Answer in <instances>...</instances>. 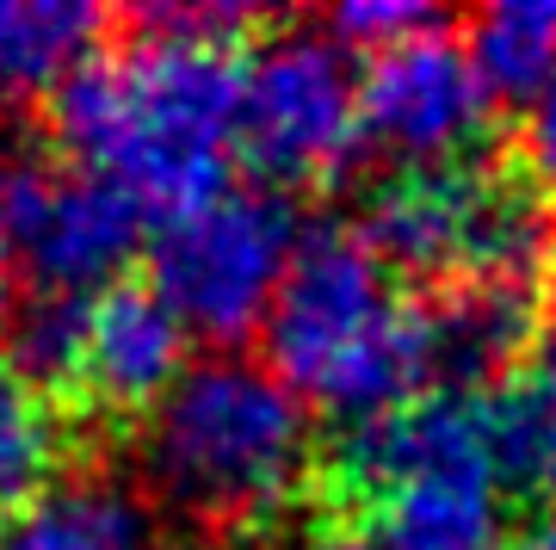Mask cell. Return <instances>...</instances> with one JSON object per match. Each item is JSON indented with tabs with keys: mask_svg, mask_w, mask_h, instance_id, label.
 <instances>
[{
	"mask_svg": "<svg viewBox=\"0 0 556 550\" xmlns=\"http://www.w3.org/2000/svg\"><path fill=\"white\" fill-rule=\"evenodd\" d=\"M43 137L142 211L179 216L223 192L241 155V62L217 43L130 38L50 93Z\"/></svg>",
	"mask_w": 556,
	"mask_h": 550,
	"instance_id": "obj_1",
	"label": "cell"
},
{
	"mask_svg": "<svg viewBox=\"0 0 556 550\" xmlns=\"http://www.w3.org/2000/svg\"><path fill=\"white\" fill-rule=\"evenodd\" d=\"M137 471L161 513L192 532H254L309 476V409L248 353H204L142 414Z\"/></svg>",
	"mask_w": 556,
	"mask_h": 550,
	"instance_id": "obj_2",
	"label": "cell"
},
{
	"mask_svg": "<svg viewBox=\"0 0 556 550\" xmlns=\"http://www.w3.org/2000/svg\"><path fill=\"white\" fill-rule=\"evenodd\" d=\"M260 335L278 384L303 409L340 414L346 427L427 390L420 310L402 303L396 273L346 223L303 229Z\"/></svg>",
	"mask_w": 556,
	"mask_h": 550,
	"instance_id": "obj_3",
	"label": "cell"
},
{
	"mask_svg": "<svg viewBox=\"0 0 556 550\" xmlns=\"http://www.w3.org/2000/svg\"><path fill=\"white\" fill-rule=\"evenodd\" d=\"M340 483L371 513L378 550H501L507 495L489 414L470 396L420 390L340 439Z\"/></svg>",
	"mask_w": 556,
	"mask_h": 550,
	"instance_id": "obj_4",
	"label": "cell"
},
{
	"mask_svg": "<svg viewBox=\"0 0 556 550\" xmlns=\"http://www.w3.org/2000/svg\"><path fill=\"white\" fill-rule=\"evenodd\" d=\"M358 236L390 273L452 285H526L538 291L556 266V211L526 179L452 161L383 179L365 204Z\"/></svg>",
	"mask_w": 556,
	"mask_h": 550,
	"instance_id": "obj_5",
	"label": "cell"
},
{
	"mask_svg": "<svg viewBox=\"0 0 556 550\" xmlns=\"http://www.w3.org/2000/svg\"><path fill=\"white\" fill-rule=\"evenodd\" d=\"M298 241L303 229L278 192L223 186L192 211L161 216L155 241H149V291L167 303V315L186 335L229 353L266 328Z\"/></svg>",
	"mask_w": 556,
	"mask_h": 550,
	"instance_id": "obj_6",
	"label": "cell"
},
{
	"mask_svg": "<svg viewBox=\"0 0 556 550\" xmlns=\"http://www.w3.org/2000/svg\"><path fill=\"white\" fill-rule=\"evenodd\" d=\"M0 198L13 216L20 266L38 291L100 297L137 260L149 236V211L112 179L87 167H62L50 137L0 130Z\"/></svg>",
	"mask_w": 556,
	"mask_h": 550,
	"instance_id": "obj_7",
	"label": "cell"
},
{
	"mask_svg": "<svg viewBox=\"0 0 556 550\" xmlns=\"http://www.w3.org/2000/svg\"><path fill=\"white\" fill-rule=\"evenodd\" d=\"M358 142V80L328 32H278L241 62V155L273 186L334 179Z\"/></svg>",
	"mask_w": 556,
	"mask_h": 550,
	"instance_id": "obj_8",
	"label": "cell"
},
{
	"mask_svg": "<svg viewBox=\"0 0 556 550\" xmlns=\"http://www.w3.org/2000/svg\"><path fill=\"white\" fill-rule=\"evenodd\" d=\"M489 105L495 99L477 62L445 25L371 57L358 80V130L378 155L402 161V174L470 161L477 137L489 130Z\"/></svg>",
	"mask_w": 556,
	"mask_h": 550,
	"instance_id": "obj_9",
	"label": "cell"
},
{
	"mask_svg": "<svg viewBox=\"0 0 556 550\" xmlns=\"http://www.w3.org/2000/svg\"><path fill=\"white\" fill-rule=\"evenodd\" d=\"M179 372H186V328L149 285H112L87 303V335L68 390L80 421L142 427V414L174 390Z\"/></svg>",
	"mask_w": 556,
	"mask_h": 550,
	"instance_id": "obj_10",
	"label": "cell"
},
{
	"mask_svg": "<svg viewBox=\"0 0 556 550\" xmlns=\"http://www.w3.org/2000/svg\"><path fill=\"white\" fill-rule=\"evenodd\" d=\"M544 328V297L526 285H452L420 303V372L427 390L470 396L477 384H507L519 353Z\"/></svg>",
	"mask_w": 556,
	"mask_h": 550,
	"instance_id": "obj_11",
	"label": "cell"
},
{
	"mask_svg": "<svg viewBox=\"0 0 556 550\" xmlns=\"http://www.w3.org/2000/svg\"><path fill=\"white\" fill-rule=\"evenodd\" d=\"M105 38V13L87 0H0V105L56 93Z\"/></svg>",
	"mask_w": 556,
	"mask_h": 550,
	"instance_id": "obj_12",
	"label": "cell"
},
{
	"mask_svg": "<svg viewBox=\"0 0 556 550\" xmlns=\"http://www.w3.org/2000/svg\"><path fill=\"white\" fill-rule=\"evenodd\" d=\"M149 513L118 476H68L0 526V550H142Z\"/></svg>",
	"mask_w": 556,
	"mask_h": 550,
	"instance_id": "obj_13",
	"label": "cell"
},
{
	"mask_svg": "<svg viewBox=\"0 0 556 550\" xmlns=\"http://www.w3.org/2000/svg\"><path fill=\"white\" fill-rule=\"evenodd\" d=\"M489 446L507 483L538 495H556V303L538 328L532 353L507 384H495L489 402Z\"/></svg>",
	"mask_w": 556,
	"mask_h": 550,
	"instance_id": "obj_14",
	"label": "cell"
},
{
	"mask_svg": "<svg viewBox=\"0 0 556 550\" xmlns=\"http://www.w3.org/2000/svg\"><path fill=\"white\" fill-rule=\"evenodd\" d=\"M62 464H68V421L0 353V526L56 489Z\"/></svg>",
	"mask_w": 556,
	"mask_h": 550,
	"instance_id": "obj_15",
	"label": "cell"
},
{
	"mask_svg": "<svg viewBox=\"0 0 556 550\" xmlns=\"http://www.w3.org/2000/svg\"><path fill=\"white\" fill-rule=\"evenodd\" d=\"M464 50L477 62L489 99L532 105L556 80V0H495V7H482L464 32Z\"/></svg>",
	"mask_w": 556,
	"mask_h": 550,
	"instance_id": "obj_16",
	"label": "cell"
},
{
	"mask_svg": "<svg viewBox=\"0 0 556 550\" xmlns=\"http://www.w3.org/2000/svg\"><path fill=\"white\" fill-rule=\"evenodd\" d=\"M87 303L93 297H56V291H31L25 303H13L7 315V347L13 372L31 377L43 396L75 390V365H80V335H87Z\"/></svg>",
	"mask_w": 556,
	"mask_h": 550,
	"instance_id": "obj_17",
	"label": "cell"
},
{
	"mask_svg": "<svg viewBox=\"0 0 556 550\" xmlns=\"http://www.w3.org/2000/svg\"><path fill=\"white\" fill-rule=\"evenodd\" d=\"M433 25H445L433 7H408V0H353V7H334V13H328V38H334L340 50L383 57V50H396V43L433 32Z\"/></svg>",
	"mask_w": 556,
	"mask_h": 550,
	"instance_id": "obj_18",
	"label": "cell"
},
{
	"mask_svg": "<svg viewBox=\"0 0 556 550\" xmlns=\"http://www.w3.org/2000/svg\"><path fill=\"white\" fill-rule=\"evenodd\" d=\"M519 161H526V186L556 211V80L519 118Z\"/></svg>",
	"mask_w": 556,
	"mask_h": 550,
	"instance_id": "obj_19",
	"label": "cell"
},
{
	"mask_svg": "<svg viewBox=\"0 0 556 550\" xmlns=\"http://www.w3.org/2000/svg\"><path fill=\"white\" fill-rule=\"evenodd\" d=\"M20 241H13V216H7V198H0V322L13 315V303H20Z\"/></svg>",
	"mask_w": 556,
	"mask_h": 550,
	"instance_id": "obj_20",
	"label": "cell"
},
{
	"mask_svg": "<svg viewBox=\"0 0 556 550\" xmlns=\"http://www.w3.org/2000/svg\"><path fill=\"white\" fill-rule=\"evenodd\" d=\"M501 550H556V513H538L532 526H519Z\"/></svg>",
	"mask_w": 556,
	"mask_h": 550,
	"instance_id": "obj_21",
	"label": "cell"
},
{
	"mask_svg": "<svg viewBox=\"0 0 556 550\" xmlns=\"http://www.w3.org/2000/svg\"><path fill=\"white\" fill-rule=\"evenodd\" d=\"M316 550H378V545H365V538H328V545H316Z\"/></svg>",
	"mask_w": 556,
	"mask_h": 550,
	"instance_id": "obj_22",
	"label": "cell"
}]
</instances>
